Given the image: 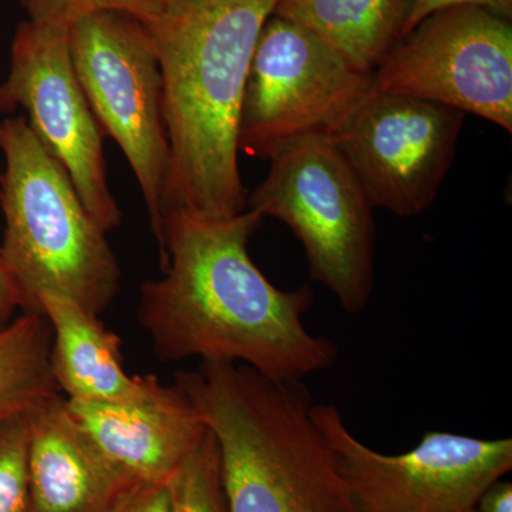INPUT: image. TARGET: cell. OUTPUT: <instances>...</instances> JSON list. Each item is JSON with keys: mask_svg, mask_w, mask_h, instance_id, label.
I'll list each match as a JSON object with an SVG mask.
<instances>
[{"mask_svg": "<svg viewBox=\"0 0 512 512\" xmlns=\"http://www.w3.org/2000/svg\"><path fill=\"white\" fill-rule=\"evenodd\" d=\"M264 217L202 218L168 211L160 248L163 276L141 286L138 319L164 362L239 363L276 382H298L329 369L333 340L303 325L309 286L282 291L249 255Z\"/></svg>", "mask_w": 512, "mask_h": 512, "instance_id": "obj_1", "label": "cell"}, {"mask_svg": "<svg viewBox=\"0 0 512 512\" xmlns=\"http://www.w3.org/2000/svg\"><path fill=\"white\" fill-rule=\"evenodd\" d=\"M279 0H165L150 26L170 141L165 214L247 210L239 173L242 97L256 43Z\"/></svg>", "mask_w": 512, "mask_h": 512, "instance_id": "obj_2", "label": "cell"}, {"mask_svg": "<svg viewBox=\"0 0 512 512\" xmlns=\"http://www.w3.org/2000/svg\"><path fill=\"white\" fill-rule=\"evenodd\" d=\"M174 383L217 440L227 512H357L302 380L204 360Z\"/></svg>", "mask_w": 512, "mask_h": 512, "instance_id": "obj_3", "label": "cell"}, {"mask_svg": "<svg viewBox=\"0 0 512 512\" xmlns=\"http://www.w3.org/2000/svg\"><path fill=\"white\" fill-rule=\"evenodd\" d=\"M0 258L37 312L43 292L63 293L100 315L120 291L121 269L107 232L84 207L69 174L32 133L25 117L0 123Z\"/></svg>", "mask_w": 512, "mask_h": 512, "instance_id": "obj_4", "label": "cell"}, {"mask_svg": "<svg viewBox=\"0 0 512 512\" xmlns=\"http://www.w3.org/2000/svg\"><path fill=\"white\" fill-rule=\"evenodd\" d=\"M269 161L248 210L291 229L313 281L346 312L365 311L375 286V208L355 174L330 138L299 141Z\"/></svg>", "mask_w": 512, "mask_h": 512, "instance_id": "obj_5", "label": "cell"}, {"mask_svg": "<svg viewBox=\"0 0 512 512\" xmlns=\"http://www.w3.org/2000/svg\"><path fill=\"white\" fill-rule=\"evenodd\" d=\"M375 89L311 30L272 15L256 43L241 114L239 153L272 160L309 138H333Z\"/></svg>", "mask_w": 512, "mask_h": 512, "instance_id": "obj_6", "label": "cell"}, {"mask_svg": "<svg viewBox=\"0 0 512 512\" xmlns=\"http://www.w3.org/2000/svg\"><path fill=\"white\" fill-rule=\"evenodd\" d=\"M69 45L101 130L119 144L136 175L160 249L171 157L163 77L150 29L126 13H93L70 25Z\"/></svg>", "mask_w": 512, "mask_h": 512, "instance_id": "obj_7", "label": "cell"}, {"mask_svg": "<svg viewBox=\"0 0 512 512\" xmlns=\"http://www.w3.org/2000/svg\"><path fill=\"white\" fill-rule=\"evenodd\" d=\"M311 417L357 512H477L512 468L511 439L427 431L419 446L387 456L356 439L335 404L313 403Z\"/></svg>", "mask_w": 512, "mask_h": 512, "instance_id": "obj_8", "label": "cell"}, {"mask_svg": "<svg viewBox=\"0 0 512 512\" xmlns=\"http://www.w3.org/2000/svg\"><path fill=\"white\" fill-rule=\"evenodd\" d=\"M379 92L474 114L512 133V26L490 10L433 13L373 74Z\"/></svg>", "mask_w": 512, "mask_h": 512, "instance_id": "obj_9", "label": "cell"}, {"mask_svg": "<svg viewBox=\"0 0 512 512\" xmlns=\"http://www.w3.org/2000/svg\"><path fill=\"white\" fill-rule=\"evenodd\" d=\"M22 110L42 146L62 164L93 220L109 234L123 212L107 178L103 130L74 72L69 28L22 23L0 86V111Z\"/></svg>", "mask_w": 512, "mask_h": 512, "instance_id": "obj_10", "label": "cell"}, {"mask_svg": "<svg viewBox=\"0 0 512 512\" xmlns=\"http://www.w3.org/2000/svg\"><path fill=\"white\" fill-rule=\"evenodd\" d=\"M464 120L450 107L373 89L330 140L373 208L412 218L436 201Z\"/></svg>", "mask_w": 512, "mask_h": 512, "instance_id": "obj_11", "label": "cell"}, {"mask_svg": "<svg viewBox=\"0 0 512 512\" xmlns=\"http://www.w3.org/2000/svg\"><path fill=\"white\" fill-rule=\"evenodd\" d=\"M66 402L76 423L131 480L165 483L208 431L184 390L154 375L134 402Z\"/></svg>", "mask_w": 512, "mask_h": 512, "instance_id": "obj_12", "label": "cell"}, {"mask_svg": "<svg viewBox=\"0 0 512 512\" xmlns=\"http://www.w3.org/2000/svg\"><path fill=\"white\" fill-rule=\"evenodd\" d=\"M32 512H109L133 483L73 419L62 393L26 412Z\"/></svg>", "mask_w": 512, "mask_h": 512, "instance_id": "obj_13", "label": "cell"}, {"mask_svg": "<svg viewBox=\"0 0 512 512\" xmlns=\"http://www.w3.org/2000/svg\"><path fill=\"white\" fill-rule=\"evenodd\" d=\"M39 309L52 328V373L67 400L128 403L146 394L148 375H128L121 339L101 323L99 315L52 291L39 296Z\"/></svg>", "mask_w": 512, "mask_h": 512, "instance_id": "obj_14", "label": "cell"}, {"mask_svg": "<svg viewBox=\"0 0 512 512\" xmlns=\"http://www.w3.org/2000/svg\"><path fill=\"white\" fill-rule=\"evenodd\" d=\"M413 0H279L274 15L311 30L360 72L375 74L403 39Z\"/></svg>", "mask_w": 512, "mask_h": 512, "instance_id": "obj_15", "label": "cell"}, {"mask_svg": "<svg viewBox=\"0 0 512 512\" xmlns=\"http://www.w3.org/2000/svg\"><path fill=\"white\" fill-rule=\"evenodd\" d=\"M53 333L46 316L25 312L0 333V423L60 394L50 363Z\"/></svg>", "mask_w": 512, "mask_h": 512, "instance_id": "obj_16", "label": "cell"}, {"mask_svg": "<svg viewBox=\"0 0 512 512\" xmlns=\"http://www.w3.org/2000/svg\"><path fill=\"white\" fill-rule=\"evenodd\" d=\"M171 512H227L221 458L210 430L165 480Z\"/></svg>", "mask_w": 512, "mask_h": 512, "instance_id": "obj_17", "label": "cell"}, {"mask_svg": "<svg viewBox=\"0 0 512 512\" xmlns=\"http://www.w3.org/2000/svg\"><path fill=\"white\" fill-rule=\"evenodd\" d=\"M26 413L0 423V512H32Z\"/></svg>", "mask_w": 512, "mask_h": 512, "instance_id": "obj_18", "label": "cell"}, {"mask_svg": "<svg viewBox=\"0 0 512 512\" xmlns=\"http://www.w3.org/2000/svg\"><path fill=\"white\" fill-rule=\"evenodd\" d=\"M30 22L70 28L76 20L99 12H120L150 26L163 12L165 0H20Z\"/></svg>", "mask_w": 512, "mask_h": 512, "instance_id": "obj_19", "label": "cell"}, {"mask_svg": "<svg viewBox=\"0 0 512 512\" xmlns=\"http://www.w3.org/2000/svg\"><path fill=\"white\" fill-rule=\"evenodd\" d=\"M109 512H171L167 485L133 481L124 488Z\"/></svg>", "mask_w": 512, "mask_h": 512, "instance_id": "obj_20", "label": "cell"}, {"mask_svg": "<svg viewBox=\"0 0 512 512\" xmlns=\"http://www.w3.org/2000/svg\"><path fill=\"white\" fill-rule=\"evenodd\" d=\"M458 6H474L490 10L501 18H512V0H413L409 18L404 25L403 37L409 35L419 23L440 10L458 8Z\"/></svg>", "mask_w": 512, "mask_h": 512, "instance_id": "obj_21", "label": "cell"}, {"mask_svg": "<svg viewBox=\"0 0 512 512\" xmlns=\"http://www.w3.org/2000/svg\"><path fill=\"white\" fill-rule=\"evenodd\" d=\"M18 309H23L22 296L0 258V333L12 325Z\"/></svg>", "mask_w": 512, "mask_h": 512, "instance_id": "obj_22", "label": "cell"}, {"mask_svg": "<svg viewBox=\"0 0 512 512\" xmlns=\"http://www.w3.org/2000/svg\"><path fill=\"white\" fill-rule=\"evenodd\" d=\"M477 512H512L511 481H495L478 501Z\"/></svg>", "mask_w": 512, "mask_h": 512, "instance_id": "obj_23", "label": "cell"}]
</instances>
